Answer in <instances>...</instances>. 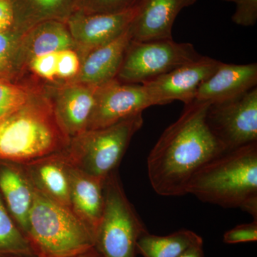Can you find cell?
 Instances as JSON below:
<instances>
[{
  "label": "cell",
  "mask_w": 257,
  "mask_h": 257,
  "mask_svg": "<svg viewBox=\"0 0 257 257\" xmlns=\"http://www.w3.org/2000/svg\"><path fill=\"white\" fill-rule=\"evenodd\" d=\"M209 104L195 100L185 104L178 119L166 128L149 154L147 173L159 195H185L193 175L226 152L208 126Z\"/></svg>",
  "instance_id": "6da1fadb"
},
{
  "label": "cell",
  "mask_w": 257,
  "mask_h": 257,
  "mask_svg": "<svg viewBox=\"0 0 257 257\" xmlns=\"http://www.w3.org/2000/svg\"><path fill=\"white\" fill-rule=\"evenodd\" d=\"M257 217V142L213 159L193 175L187 194Z\"/></svg>",
  "instance_id": "7a4b0ae2"
},
{
  "label": "cell",
  "mask_w": 257,
  "mask_h": 257,
  "mask_svg": "<svg viewBox=\"0 0 257 257\" xmlns=\"http://www.w3.org/2000/svg\"><path fill=\"white\" fill-rule=\"evenodd\" d=\"M70 140L57 119L47 86L45 92L0 118V160L30 162L63 151Z\"/></svg>",
  "instance_id": "3957f363"
},
{
  "label": "cell",
  "mask_w": 257,
  "mask_h": 257,
  "mask_svg": "<svg viewBox=\"0 0 257 257\" xmlns=\"http://www.w3.org/2000/svg\"><path fill=\"white\" fill-rule=\"evenodd\" d=\"M26 236L37 257H72L94 246L92 233L69 207L35 189Z\"/></svg>",
  "instance_id": "277c9868"
},
{
  "label": "cell",
  "mask_w": 257,
  "mask_h": 257,
  "mask_svg": "<svg viewBox=\"0 0 257 257\" xmlns=\"http://www.w3.org/2000/svg\"><path fill=\"white\" fill-rule=\"evenodd\" d=\"M143 113L71 138L63 150L69 165L102 179L117 170L130 142L143 126Z\"/></svg>",
  "instance_id": "5b68a950"
},
{
  "label": "cell",
  "mask_w": 257,
  "mask_h": 257,
  "mask_svg": "<svg viewBox=\"0 0 257 257\" xmlns=\"http://www.w3.org/2000/svg\"><path fill=\"white\" fill-rule=\"evenodd\" d=\"M104 209L94 239L103 257H136L137 244L147 231L128 200L117 170L104 180Z\"/></svg>",
  "instance_id": "8992f818"
},
{
  "label": "cell",
  "mask_w": 257,
  "mask_h": 257,
  "mask_svg": "<svg viewBox=\"0 0 257 257\" xmlns=\"http://www.w3.org/2000/svg\"><path fill=\"white\" fill-rule=\"evenodd\" d=\"M202 56L192 44L179 43L173 39L149 42L131 40L116 79L126 84H143Z\"/></svg>",
  "instance_id": "52a82bcc"
},
{
  "label": "cell",
  "mask_w": 257,
  "mask_h": 257,
  "mask_svg": "<svg viewBox=\"0 0 257 257\" xmlns=\"http://www.w3.org/2000/svg\"><path fill=\"white\" fill-rule=\"evenodd\" d=\"M206 120L211 133L229 152L257 142V88L209 104Z\"/></svg>",
  "instance_id": "ba28073f"
},
{
  "label": "cell",
  "mask_w": 257,
  "mask_h": 257,
  "mask_svg": "<svg viewBox=\"0 0 257 257\" xmlns=\"http://www.w3.org/2000/svg\"><path fill=\"white\" fill-rule=\"evenodd\" d=\"M151 106L155 105L143 84H126L112 79L96 87L87 130L116 124L141 114Z\"/></svg>",
  "instance_id": "9c48e42d"
},
{
  "label": "cell",
  "mask_w": 257,
  "mask_h": 257,
  "mask_svg": "<svg viewBox=\"0 0 257 257\" xmlns=\"http://www.w3.org/2000/svg\"><path fill=\"white\" fill-rule=\"evenodd\" d=\"M221 62L202 56L199 60L181 66L143 85L154 105H164L175 100L188 104L194 101L199 88L214 73Z\"/></svg>",
  "instance_id": "30bf717a"
},
{
  "label": "cell",
  "mask_w": 257,
  "mask_h": 257,
  "mask_svg": "<svg viewBox=\"0 0 257 257\" xmlns=\"http://www.w3.org/2000/svg\"><path fill=\"white\" fill-rule=\"evenodd\" d=\"M139 7L122 13L102 14H87L77 10L71 15L66 23L80 58L128 31Z\"/></svg>",
  "instance_id": "8fae6325"
},
{
  "label": "cell",
  "mask_w": 257,
  "mask_h": 257,
  "mask_svg": "<svg viewBox=\"0 0 257 257\" xmlns=\"http://www.w3.org/2000/svg\"><path fill=\"white\" fill-rule=\"evenodd\" d=\"M47 87L57 119L69 138L85 132L97 87L69 82L49 83Z\"/></svg>",
  "instance_id": "7c38bea8"
},
{
  "label": "cell",
  "mask_w": 257,
  "mask_h": 257,
  "mask_svg": "<svg viewBox=\"0 0 257 257\" xmlns=\"http://www.w3.org/2000/svg\"><path fill=\"white\" fill-rule=\"evenodd\" d=\"M74 49L75 45L67 23L58 20L42 22L29 29L22 37L16 70L18 78L28 74L33 59L47 54Z\"/></svg>",
  "instance_id": "4fadbf2b"
},
{
  "label": "cell",
  "mask_w": 257,
  "mask_h": 257,
  "mask_svg": "<svg viewBox=\"0 0 257 257\" xmlns=\"http://www.w3.org/2000/svg\"><path fill=\"white\" fill-rule=\"evenodd\" d=\"M188 0H143L130 26L132 40L139 42L172 40V28Z\"/></svg>",
  "instance_id": "5bb4252c"
},
{
  "label": "cell",
  "mask_w": 257,
  "mask_h": 257,
  "mask_svg": "<svg viewBox=\"0 0 257 257\" xmlns=\"http://www.w3.org/2000/svg\"><path fill=\"white\" fill-rule=\"evenodd\" d=\"M20 164L35 190L70 209V165L63 151Z\"/></svg>",
  "instance_id": "9a60e30c"
},
{
  "label": "cell",
  "mask_w": 257,
  "mask_h": 257,
  "mask_svg": "<svg viewBox=\"0 0 257 257\" xmlns=\"http://www.w3.org/2000/svg\"><path fill=\"white\" fill-rule=\"evenodd\" d=\"M257 64L221 62L214 73L198 89L194 100L210 104L232 99L256 87Z\"/></svg>",
  "instance_id": "2e32d148"
},
{
  "label": "cell",
  "mask_w": 257,
  "mask_h": 257,
  "mask_svg": "<svg viewBox=\"0 0 257 257\" xmlns=\"http://www.w3.org/2000/svg\"><path fill=\"white\" fill-rule=\"evenodd\" d=\"M70 209L87 226L94 239L104 209V180L70 165Z\"/></svg>",
  "instance_id": "e0dca14e"
},
{
  "label": "cell",
  "mask_w": 257,
  "mask_h": 257,
  "mask_svg": "<svg viewBox=\"0 0 257 257\" xmlns=\"http://www.w3.org/2000/svg\"><path fill=\"white\" fill-rule=\"evenodd\" d=\"M131 40L128 30L114 41L88 52L81 59L78 74L68 82L98 87L116 79Z\"/></svg>",
  "instance_id": "ac0fdd59"
},
{
  "label": "cell",
  "mask_w": 257,
  "mask_h": 257,
  "mask_svg": "<svg viewBox=\"0 0 257 257\" xmlns=\"http://www.w3.org/2000/svg\"><path fill=\"white\" fill-rule=\"evenodd\" d=\"M0 194L12 217L26 236L35 189L21 164L0 160Z\"/></svg>",
  "instance_id": "d6986e66"
},
{
  "label": "cell",
  "mask_w": 257,
  "mask_h": 257,
  "mask_svg": "<svg viewBox=\"0 0 257 257\" xmlns=\"http://www.w3.org/2000/svg\"><path fill=\"white\" fill-rule=\"evenodd\" d=\"M79 0H13L14 29L25 33L37 24L49 20L67 23L77 10Z\"/></svg>",
  "instance_id": "ffe728a7"
},
{
  "label": "cell",
  "mask_w": 257,
  "mask_h": 257,
  "mask_svg": "<svg viewBox=\"0 0 257 257\" xmlns=\"http://www.w3.org/2000/svg\"><path fill=\"white\" fill-rule=\"evenodd\" d=\"M202 238L190 230L182 229L167 236H157L148 231L140 236L137 251L143 257H179Z\"/></svg>",
  "instance_id": "44dd1931"
},
{
  "label": "cell",
  "mask_w": 257,
  "mask_h": 257,
  "mask_svg": "<svg viewBox=\"0 0 257 257\" xmlns=\"http://www.w3.org/2000/svg\"><path fill=\"white\" fill-rule=\"evenodd\" d=\"M47 83L28 73L19 79L0 78V118L47 90Z\"/></svg>",
  "instance_id": "7402d4cb"
},
{
  "label": "cell",
  "mask_w": 257,
  "mask_h": 257,
  "mask_svg": "<svg viewBox=\"0 0 257 257\" xmlns=\"http://www.w3.org/2000/svg\"><path fill=\"white\" fill-rule=\"evenodd\" d=\"M0 256L37 257L31 243L18 225L0 194Z\"/></svg>",
  "instance_id": "603a6c76"
},
{
  "label": "cell",
  "mask_w": 257,
  "mask_h": 257,
  "mask_svg": "<svg viewBox=\"0 0 257 257\" xmlns=\"http://www.w3.org/2000/svg\"><path fill=\"white\" fill-rule=\"evenodd\" d=\"M23 34L15 29L0 32V69L10 79H19L17 60Z\"/></svg>",
  "instance_id": "cb8c5ba5"
},
{
  "label": "cell",
  "mask_w": 257,
  "mask_h": 257,
  "mask_svg": "<svg viewBox=\"0 0 257 257\" xmlns=\"http://www.w3.org/2000/svg\"><path fill=\"white\" fill-rule=\"evenodd\" d=\"M143 0H79L77 10L87 14L119 13L138 8Z\"/></svg>",
  "instance_id": "d4e9b609"
},
{
  "label": "cell",
  "mask_w": 257,
  "mask_h": 257,
  "mask_svg": "<svg viewBox=\"0 0 257 257\" xmlns=\"http://www.w3.org/2000/svg\"><path fill=\"white\" fill-rule=\"evenodd\" d=\"M81 58L74 49L62 50L57 53V82H68L78 74Z\"/></svg>",
  "instance_id": "484cf974"
},
{
  "label": "cell",
  "mask_w": 257,
  "mask_h": 257,
  "mask_svg": "<svg viewBox=\"0 0 257 257\" xmlns=\"http://www.w3.org/2000/svg\"><path fill=\"white\" fill-rule=\"evenodd\" d=\"M57 53L47 54L33 59L28 64V73L48 84L57 82Z\"/></svg>",
  "instance_id": "4316f807"
},
{
  "label": "cell",
  "mask_w": 257,
  "mask_h": 257,
  "mask_svg": "<svg viewBox=\"0 0 257 257\" xmlns=\"http://www.w3.org/2000/svg\"><path fill=\"white\" fill-rule=\"evenodd\" d=\"M234 3L236 10L231 20L242 27L253 26L257 21V0H221Z\"/></svg>",
  "instance_id": "83f0119b"
},
{
  "label": "cell",
  "mask_w": 257,
  "mask_h": 257,
  "mask_svg": "<svg viewBox=\"0 0 257 257\" xmlns=\"http://www.w3.org/2000/svg\"><path fill=\"white\" fill-rule=\"evenodd\" d=\"M257 240V220L249 224H240L226 231L224 234L226 243L253 242Z\"/></svg>",
  "instance_id": "f1b7e54d"
},
{
  "label": "cell",
  "mask_w": 257,
  "mask_h": 257,
  "mask_svg": "<svg viewBox=\"0 0 257 257\" xmlns=\"http://www.w3.org/2000/svg\"><path fill=\"white\" fill-rule=\"evenodd\" d=\"M14 25L13 0H0V32L14 29Z\"/></svg>",
  "instance_id": "f546056e"
},
{
  "label": "cell",
  "mask_w": 257,
  "mask_h": 257,
  "mask_svg": "<svg viewBox=\"0 0 257 257\" xmlns=\"http://www.w3.org/2000/svg\"><path fill=\"white\" fill-rule=\"evenodd\" d=\"M179 257H204L203 241L192 245Z\"/></svg>",
  "instance_id": "4dcf8cb0"
},
{
  "label": "cell",
  "mask_w": 257,
  "mask_h": 257,
  "mask_svg": "<svg viewBox=\"0 0 257 257\" xmlns=\"http://www.w3.org/2000/svg\"><path fill=\"white\" fill-rule=\"evenodd\" d=\"M72 257H103L94 246L88 248L86 251Z\"/></svg>",
  "instance_id": "1f68e13d"
},
{
  "label": "cell",
  "mask_w": 257,
  "mask_h": 257,
  "mask_svg": "<svg viewBox=\"0 0 257 257\" xmlns=\"http://www.w3.org/2000/svg\"><path fill=\"white\" fill-rule=\"evenodd\" d=\"M0 78H8L10 79L9 77L7 76V74L5 73L4 72H3V70H2L1 69H0Z\"/></svg>",
  "instance_id": "d6a6232c"
},
{
  "label": "cell",
  "mask_w": 257,
  "mask_h": 257,
  "mask_svg": "<svg viewBox=\"0 0 257 257\" xmlns=\"http://www.w3.org/2000/svg\"><path fill=\"white\" fill-rule=\"evenodd\" d=\"M188 1L189 3V4H190V6H191V5H194V3H195L197 1V0H188Z\"/></svg>",
  "instance_id": "836d02e7"
},
{
  "label": "cell",
  "mask_w": 257,
  "mask_h": 257,
  "mask_svg": "<svg viewBox=\"0 0 257 257\" xmlns=\"http://www.w3.org/2000/svg\"><path fill=\"white\" fill-rule=\"evenodd\" d=\"M0 257H20V256H0Z\"/></svg>",
  "instance_id": "e575fe53"
}]
</instances>
